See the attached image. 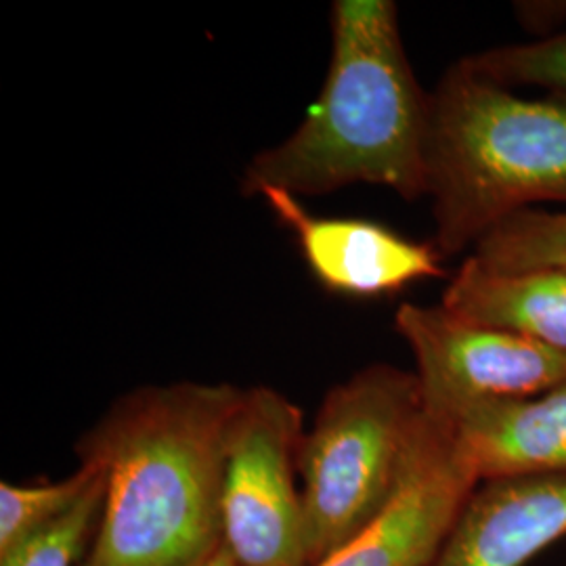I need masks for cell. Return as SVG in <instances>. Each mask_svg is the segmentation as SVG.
Returning a JSON list of instances; mask_svg holds the SVG:
<instances>
[{
	"mask_svg": "<svg viewBox=\"0 0 566 566\" xmlns=\"http://www.w3.org/2000/svg\"><path fill=\"white\" fill-rule=\"evenodd\" d=\"M245 388H137L76 446L102 468L105 504L82 566H200L223 547L224 447Z\"/></svg>",
	"mask_w": 566,
	"mask_h": 566,
	"instance_id": "6da1fadb",
	"label": "cell"
},
{
	"mask_svg": "<svg viewBox=\"0 0 566 566\" xmlns=\"http://www.w3.org/2000/svg\"><path fill=\"white\" fill-rule=\"evenodd\" d=\"M430 95L405 53L390 0H336L324 86L298 128L245 166L243 196H325L367 182L426 196Z\"/></svg>",
	"mask_w": 566,
	"mask_h": 566,
	"instance_id": "7a4b0ae2",
	"label": "cell"
},
{
	"mask_svg": "<svg viewBox=\"0 0 566 566\" xmlns=\"http://www.w3.org/2000/svg\"><path fill=\"white\" fill-rule=\"evenodd\" d=\"M426 196L443 256L533 203H566V95L523 97L458 61L430 93Z\"/></svg>",
	"mask_w": 566,
	"mask_h": 566,
	"instance_id": "3957f363",
	"label": "cell"
},
{
	"mask_svg": "<svg viewBox=\"0 0 566 566\" xmlns=\"http://www.w3.org/2000/svg\"><path fill=\"white\" fill-rule=\"evenodd\" d=\"M422 418L418 376L392 365H369L325 395L298 449L311 566L385 510Z\"/></svg>",
	"mask_w": 566,
	"mask_h": 566,
	"instance_id": "277c9868",
	"label": "cell"
},
{
	"mask_svg": "<svg viewBox=\"0 0 566 566\" xmlns=\"http://www.w3.org/2000/svg\"><path fill=\"white\" fill-rule=\"evenodd\" d=\"M303 413L285 395L245 388L224 447L223 546L238 566H311L298 449Z\"/></svg>",
	"mask_w": 566,
	"mask_h": 566,
	"instance_id": "5b68a950",
	"label": "cell"
},
{
	"mask_svg": "<svg viewBox=\"0 0 566 566\" xmlns=\"http://www.w3.org/2000/svg\"><path fill=\"white\" fill-rule=\"evenodd\" d=\"M395 329L416 357L426 409L446 420L566 382V355L443 304H401Z\"/></svg>",
	"mask_w": 566,
	"mask_h": 566,
	"instance_id": "8992f818",
	"label": "cell"
},
{
	"mask_svg": "<svg viewBox=\"0 0 566 566\" xmlns=\"http://www.w3.org/2000/svg\"><path fill=\"white\" fill-rule=\"evenodd\" d=\"M479 485L453 424L424 407L390 502L317 566H430Z\"/></svg>",
	"mask_w": 566,
	"mask_h": 566,
	"instance_id": "52a82bcc",
	"label": "cell"
},
{
	"mask_svg": "<svg viewBox=\"0 0 566 566\" xmlns=\"http://www.w3.org/2000/svg\"><path fill=\"white\" fill-rule=\"evenodd\" d=\"M259 196L296 235L313 277L334 294L374 298L446 275L443 254L434 243L407 240L365 219L315 217L301 198L280 189H264Z\"/></svg>",
	"mask_w": 566,
	"mask_h": 566,
	"instance_id": "ba28073f",
	"label": "cell"
},
{
	"mask_svg": "<svg viewBox=\"0 0 566 566\" xmlns=\"http://www.w3.org/2000/svg\"><path fill=\"white\" fill-rule=\"evenodd\" d=\"M566 537V472L483 483L430 566H526Z\"/></svg>",
	"mask_w": 566,
	"mask_h": 566,
	"instance_id": "9c48e42d",
	"label": "cell"
},
{
	"mask_svg": "<svg viewBox=\"0 0 566 566\" xmlns=\"http://www.w3.org/2000/svg\"><path fill=\"white\" fill-rule=\"evenodd\" d=\"M449 422L481 485L566 472V382Z\"/></svg>",
	"mask_w": 566,
	"mask_h": 566,
	"instance_id": "30bf717a",
	"label": "cell"
},
{
	"mask_svg": "<svg viewBox=\"0 0 566 566\" xmlns=\"http://www.w3.org/2000/svg\"><path fill=\"white\" fill-rule=\"evenodd\" d=\"M441 304L566 355L565 269L497 271L468 256L447 283Z\"/></svg>",
	"mask_w": 566,
	"mask_h": 566,
	"instance_id": "8fae6325",
	"label": "cell"
},
{
	"mask_svg": "<svg viewBox=\"0 0 566 566\" xmlns=\"http://www.w3.org/2000/svg\"><path fill=\"white\" fill-rule=\"evenodd\" d=\"M497 271L565 269L566 210H525L489 231L470 254Z\"/></svg>",
	"mask_w": 566,
	"mask_h": 566,
	"instance_id": "7c38bea8",
	"label": "cell"
},
{
	"mask_svg": "<svg viewBox=\"0 0 566 566\" xmlns=\"http://www.w3.org/2000/svg\"><path fill=\"white\" fill-rule=\"evenodd\" d=\"M99 474V468L81 462V468L57 483L0 485V554L25 537L60 521L84 497Z\"/></svg>",
	"mask_w": 566,
	"mask_h": 566,
	"instance_id": "4fadbf2b",
	"label": "cell"
},
{
	"mask_svg": "<svg viewBox=\"0 0 566 566\" xmlns=\"http://www.w3.org/2000/svg\"><path fill=\"white\" fill-rule=\"evenodd\" d=\"M103 504L105 476L99 468L95 483L76 506L0 554V566H82L99 525Z\"/></svg>",
	"mask_w": 566,
	"mask_h": 566,
	"instance_id": "5bb4252c",
	"label": "cell"
},
{
	"mask_svg": "<svg viewBox=\"0 0 566 566\" xmlns=\"http://www.w3.org/2000/svg\"><path fill=\"white\" fill-rule=\"evenodd\" d=\"M465 60L486 78L510 88L537 86L566 95V30L544 41L504 44Z\"/></svg>",
	"mask_w": 566,
	"mask_h": 566,
	"instance_id": "9a60e30c",
	"label": "cell"
},
{
	"mask_svg": "<svg viewBox=\"0 0 566 566\" xmlns=\"http://www.w3.org/2000/svg\"><path fill=\"white\" fill-rule=\"evenodd\" d=\"M200 566H238L235 565V560L231 558V554L224 549V546L210 558V560H206L203 565Z\"/></svg>",
	"mask_w": 566,
	"mask_h": 566,
	"instance_id": "2e32d148",
	"label": "cell"
}]
</instances>
